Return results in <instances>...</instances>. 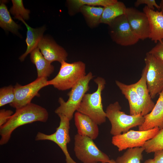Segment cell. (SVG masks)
<instances>
[{
    "mask_svg": "<svg viewBox=\"0 0 163 163\" xmlns=\"http://www.w3.org/2000/svg\"><path fill=\"white\" fill-rule=\"evenodd\" d=\"M48 113L44 108L30 103L16 111L8 121L0 127L1 138L0 145H2L9 141L13 132L18 127L36 121L46 122Z\"/></svg>",
    "mask_w": 163,
    "mask_h": 163,
    "instance_id": "cell-1",
    "label": "cell"
},
{
    "mask_svg": "<svg viewBox=\"0 0 163 163\" xmlns=\"http://www.w3.org/2000/svg\"><path fill=\"white\" fill-rule=\"evenodd\" d=\"M94 81L97 85L96 91L92 93L85 94L77 111L87 115L98 125H100L106 122L107 118L103 108L101 97L106 82L100 77H97Z\"/></svg>",
    "mask_w": 163,
    "mask_h": 163,
    "instance_id": "cell-2",
    "label": "cell"
},
{
    "mask_svg": "<svg viewBox=\"0 0 163 163\" xmlns=\"http://www.w3.org/2000/svg\"><path fill=\"white\" fill-rule=\"evenodd\" d=\"M121 108L119 102L116 101L110 104L105 111L106 117L111 125L110 133L113 136L126 133L131 128L141 125L144 122L143 116L126 114L121 111Z\"/></svg>",
    "mask_w": 163,
    "mask_h": 163,
    "instance_id": "cell-3",
    "label": "cell"
},
{
    "mask_svg": "<svg viewBox=\"0 0 163 163\" xmlns=\"http://www.w3.org/2000/svg\"><path fill=\"white\" fill-rule=\"evenodd\" d=\"M94 77L90 72L80 80L68 93L69 97L67 101L59 97L58 102L60 106L55 110V113L58 115L65 116L70 121L73 117L74 112L79 107L84 95L89 90V83Z\"/></svg>",
    "mask_w": 163,
    "mask_h": 163,
    "instance_id": "cell-4",
    "label": "cell"
},
{
    "mask_svg": "<svg viewBox=\"0 0 163 163\" xmlns=\"http://www.w3.org/2000/svg\"><path fill=\"white\" fill-rule=\"evenodd\" d=\"M57 75L48 81V85H53L60 91L71 89L86 75L85 65L82 61L69 63L63 61Z\"/></svg>",
    "mask_w": 163,
    "mask_h": 163,
    "instance_id": "cell-5",
    "label": "cell"
},
{
    "mask_svg": "<svg viewBox=\"0 0 163 163\" xmlns=\"http://www.w3.org/2000/svg\"><path fill=\"white\" fill-rule=\"evenodd\" d=\"M74 140L75 156L83 163H109V156L98 148L93 139L77 133L74 136Z\"/></svg>",
    "mask_w": 163,
    "mask_h": 163,
    "instance_id": "cell-6",
    "label": "cell"
},
{
    "mask_svg": "<svg viewBox=\"0 0 163 163\" xmlns=\"http://www.w3.org/2000/svg\"><path fill=\"white\" fill-rule=\"evenodd\" d=\"M146 82L152 99L163 90V61L147 52L144 58Z\"/></svg>",
    "mask_w": 163,
    "mask_h": 163,
    "instance_id": "cell-7",
    "label": "cell"
},
{
    "mask_svg": "<svg viewBox=\"0 0 163 163\" xmlns=\"http://www.w3.org/2000/svg\"><path fill=\"white\" fill-rule=\"evenodd\" d=\"M160 130L155 127L147 130H129L113 136L111 142L120 152L127 149L143 147L145 142L154 137Z\"/></svg>",
    "mask_w": 163,
    "mask_h": 163,
    "instance_id": "cell-8",
    "label": "cell"
},
{
    "mask_svg": "<svg viewBox=\"0 0 163 163\" xmlns=\"http://www.w3.org/2000/svg\"><path fill=\"white\" fill-rule=\"evenodd\" d=\"M58 115L60 121L56 132L50 135L38 132L35 139L37 141L49 140L54 142L62 151L65 156L66 163H77L71 157L67 148V145L71 140L69 135L70 121L64 116L60 114Z\"/></svg>",
    "mask_w": 163,
    "mask_h": 163,
    "instance_id": "cell-9",
    "label": "cell"
},
{
    "mask_svg": "<svg viewBox=\"0 0 163 163\" xmlns=\"http://www.w3.org/2000/svg\"><path fill=\"white\" fill-rule=\"evenodd\" d=\"M108 25L111 37L118 44L129 46L139 40L133 31L125 14L116 18Z\"/></svg>",
    "mask_w": 163,
    "mask_h": 163,
    "instance_id": "cell-10",
    "label": "cell"
},
{
    "mask_svg": "<svg viewBox=\"0 0 163 163\" xmlns=\"http://www.w3.org/2000/svg\"><path fill=\"white\" fill-rule=\"evenodd\" d=\"M47 78H37L35 80L24 85L16 83L14 86L15 98L10 105L16 109L31 103L35 96H39L38 92L42 88L48 86Z\"/></svg>",
    "mask_w": 163,
    "mask_h": 163,
    "instance_id": "cell-11",
    "label": "cell"
},
{
    "mask_svg": "<svg viewBox=\"0 0 163 163\" xmlns=\"http://www.w3.org/2000/svg\"><path fill=\"white\" fill-rule=\"evenodd\" d=\"M125 14L134 34L139 40L149 38L150 27L146 14L132 7L127 8Z\"/></svg>",
    "mask_w": 163,
    "mask_h": 163,
    "instance_id": "cell-12",
    "label": "cell"
},
{
    "mask_svg": "<svg viewBox=\"0 0 163 163\" xmlns=\"http://www.w3.org/2000/svg\"><path fill=\"white\" fill-rule=\"evenodd\" d=\"M37 47L45 58L51 63L56 61L61 63L67 59L68 55L65 50L49 37H43Z\"/></svg>",
    "mask_w": 163,
    "mask_h": 163,
    "instance_id": "cell-13",
    "label": "cell"
},
{
    "mask_svg": "<svg viewBox=\"0 0 163 163\" xmlns=\"http://www.w3.org/2000/svg\"><path fill=\"white\" fill-rule=\"evenodd\" d=\"M146 74V71L144 67L140 79L132 84L139 97L141 114L143 116L152 110L155 104L152 100L147 88Z\"/></svg>",
    "mask_w": 163,
    "mask_h": 163,
    "instance_id": "cell-14",
    "label": "cell"
},
{
    "mask_svg": "<svg viewBox=\"0 0 163 163\" xmlns=\"http://www.w3.org/2000/svg\"><path fill=\"white\" fill-rule=\"evenodd\" d=\"M152 110L144 116V122L139 126V130H147L155 127L161 129L163 128V90Z\"/></svg>",
    "mask_w": 163,
    "mask_h": 163,
    "instance_id": "cell-15",
    "label": "cell"
},
{
    "mask_svg": "<svg viewBox=\"0 0 163 163\" xmlns=\"http://www.w3.org/2000/svg\"><path fill=\"white\" fill-rule=\"evenodd\" d=\"M143 11L149 20L150 30L149 38L157 43L163 40V14L161 11L152 10L146 5Z\"/></svg>",
    "mask_w": 163,
    "mask_h": 163,
    "instance_id": "cell-16",
    "label": "cell"
},
{
    "mask_svg": "<svg viewBox=\"0 0 163 163\" xmlns=\"http://www.w3.org/2000/svg\"><path fill=\"white\" fill-rule=\"evenodd\" d=\"M74 117L78 134L87 136L93 140L97 137L99 133L98 125L89 117L77 111Z\"/></svg>",
    "mask_w": 163,
    "mask_h": 163,
    "instance_id": "cell-17",
    "label": "cell"
},
{
    "mask_svg": "<svg viewBox=\"0 0 163 163\" xmlns=\"http://www.w3.org/2000/svg\"><path fill=\"white\" fill-rule=\"evenodd\" d=\"M15 18L21 21L27 28V37L25 40L27 48L25 52L19 58L20 60L22 62L29 53L37 47L39 42L43 37V34L46 30V27L43 26L38 28H33L27 24L21 17H18Z\"/></svg>",
    "mask_w": 163,
    "mask_h": 163,
    "instance_id": "cell-18",
    "label": "cell"
},
{
    "mask_svg": "<svg viewBox=\"0 0 163 163\" xmlns=\"http://www.w3.org/2000/svg\"><path fill=\"white\" fill-rule=\"evenodd\" d=\"M115 83L128 101L130 115L141 114L139 98L133 84L127 85L118 80Z\"/></svg>",
    "mask_w": 163,
    "mask_h": 163,
    "instance_id": "cell-19",
    "label": "cell"
},
{
    "mask_svg": "<svg viewBox=\"0 0 163 163\" xmlns=\"http://www.w3.org/2000/svg\"><path fill=\"white\" fill-rule=\"evenodd\" d=\"M30 58L36 67L37 78H47L53 72L54 66L45 58L38 47L30 53Z\"/></svg>",
    "mask_w": 163,
    "mask_h": 163,
    "instance_id": "cell-20",
    "label": "cell"
},
{
    "mask_svg": "<svg viewBox=\"0 0 163 163\" xmlns=\"http://www.w3.org/2000/svg\"><path fill=\"white\" fill-rule=\"evenodd\" d=\"M127 8L121 1H117L112 5L104 7L100 23L109 25L116 18L125 14Z\"/></svg>",
    "mask_w": 163,
    "mask_h": 163,
    "instance_id": "cell-21",
    "label": "cell"
},
{
    "mask_svg": "<svg viewBox=\"0 0 163 163\" xmlns=\"http://www.w3.org/2000/svg\"><path fill=\"white\" fill-rule=\"evenodd\" d=\"M104 7L84 5L81 7L79 11L84 16L88 25L94 27L100 23Z\"/></svg>",
    "mask_w": 163,
    "mask_h": 163,
    "instance_id": "cell-22",
    "label": "cell"
},
{
    "mask_svg": "<svg viewBox=\"0 0 163 163\" xmlns=\"http://www.w3.org/2000/svg\"><path fill=\"white\" fill-rule=\"evenodd\" d=\"M117 1V0H69L67 2L70 13L74 14L79 11L81 7L84 5L104 7L114 4Z\"/></svg>",
    "mask_w": 163,
    "mask_h": 163,
    "instance_id": "cell-23",
    "label": "cell"
},
{
    "mask_svg": "<svg viewBox=\"0 0 163 163\" xmlns=\"http://www.w3.org/2000/svg\"><path fill=\"white\" fill-rule=\"evenodd\" d=\"M0 26L5 30L17 34L19 26L12 19L5 1L1 2L0 5Z\"/></svg>",
    "mask_w": 163,
    "mask_h": 163,
    "instance_id": "cell-24",
    "label": "cell"
},
{
    "mask_svg": "<svg viewBox=\"0 0 163 163\" xmlns=\"http://www.w3.org/2000/svg\"><path fill=\"white\" fill-rule=\"evenodd\" d=\"M143 147L128 149L122 156L116 160L117 163H141L142 159Z\"/></svg>",
    "mask_w": 163,
    "mask_h": 163,
    "instance_id": "cell-25",
    "label": "cell"
},
{
    "mask_svg": "<svg viewBox=\"0 0 163 163\" xmlns=\"http://www.w3.org/2000/svg\"><path fill=\"white\" fill-rule=\"evenodd\" d=\"M143 147L147 153L163 149V128L153 138L146 141Z\"/></svg>",
    "mask_w": 163,
    "mask_h": 163,
    "instance_id": "cell-26",
    "label": "cell"
},
{
    "mask_svg": "<svg viewBox=\"0 0 163 163\" xmlns=\"http://www.w3.org/2000/svg\"><path fill=\"white\" fill-rule=\"evenodd\" d=\"M12 6L10 9V13L14 18L20 17L24 20L29 18L30 11L25 8L22 0H12Z\"/></svg>",
    "mask_w": 163,
    "mask_h": 163,
    "instance_id": "cell-27",
    "label": "cell"
},
{
    "mask_svg": "<svg viewBox=\"0 0 163 163\" xmlns=\"http://www.w3.org/2000/svg\"><path fill=\"white\" fill-rule=\"evenodd\" d=\"M15 98L14 86L11 85L0 89V107L12 103Z\"/></svg>",
    "mask_w": 163,
    "mask_h": 163,
    "instance_id": "cell-28",
    "label": "cell"
},
{
    "mask_svg": "<svg viewBox=\"0 0 163 163\" xmlns=\"http://www.w3.org/2000/svg\"><path fill=\"white\" fill-rule=\"evenodd\" d=\"M148 52L163 61V40L158 42Z\"/></svg>",
    "mask_w": 163,
    "mask_h": 163,
    "instance_id": "cell-29",
    "label": "cell"
},
{
    "mask_svg": "<svg viewBox=\"0 0 163 163\" xmlns=\"http://www.w3.org/2000/svg\"><path fill=\"white\" fill-rule=\"evenodd\" d=\"M143 4L146 5L148 7L152 10H154L155 7L160 10L159 6L155 0H137L134 3V6L137 7Z\"/></svg>",
    "mask_w": 163,
    "mask_h": 163,
    "instance_id": "cell-30",
    "label": "cell"
},
{
    "mask_svg": "<svg viewBox=\"0 0 163 163\" xmlns=\"http://www.w3.org/2000/svg\"><path fill=\"white\" fill-rule=\"evenodd\" d=\"M13 111L10 110L2 109L0 110V127L5 124L13 114Z\"/></svg>",
    "mask_w": 163,
    "mask_h": 163,
    "instance_id": "cell-31",
    "label": "cell"
},
{
    "mask_svg": "<svg viewBox=\"0 0 163 163\" xmlns=\"http://www.w3.org/2000/svg\"><path fill=\"white\" fill-rule=\"evenodd\" d=\"M153 159L155 163H163V149L154 152Z\"/></svg>",
    "mask_w": 163,
    "mask_h": 163,
    "instance_id": "cell-32",
    "label": "cell"
},
{
    "mask_svg": "<svg viewBox=\"0 0 163 163\" xmlns=\"http://www.w3.org/2000/svg\"><path fill=\"white\" fill-rule=\"evenodd\" d=\"M159 6L160 7V10H161L160 11L163 14V0L161 1Z\"/></svg>",
    "mask_w": 163,
    "mask_h": 163,
    "instance_id": "cell-33",
    "label": "cell"
},
{
    "mask_svg": "<svg viewBox=\"0 0 163 163\" xmlns=\"http://www.w3.org/2000/svg\"><path fill=\"white\" fill-rule=\"evenodd\" d=\"M144 163H155L153 159H149L146 160Z\"/></svg>",
    "mask_w": 163,
    "mask_h": 163,
    "instance_id": "cell-34",
    "label": "cell"
},
{
    "mask_svg": "<svg viewBox=\"0 0 163 163\" xmlns=\"http://www.w3.org/2000/svg\"><path fill=\"white\" fill-rule=\"evenodd\" d=\"M109 163H117L114 160L112 159H110Z\"/></svg>",
    "mask_w": 163,
    "mask_h": 163,
    "instance_id": "cell-35",
    "label": "cell"
},
{
    "mask_svg": "<svg viewBox=\"0 0 163 163\" xmlns=\"http://www.w3.org/2000/svg\"><path fill=\"white\" fill-rule=\"evenodd\" d=\"M102 163V162H97V163Z\"/></svg>",
    "mask_w": 163,
    "mask_h": 163,
    "instance_id": "cell-36",
    "label": "cell"
}]
</instances>
